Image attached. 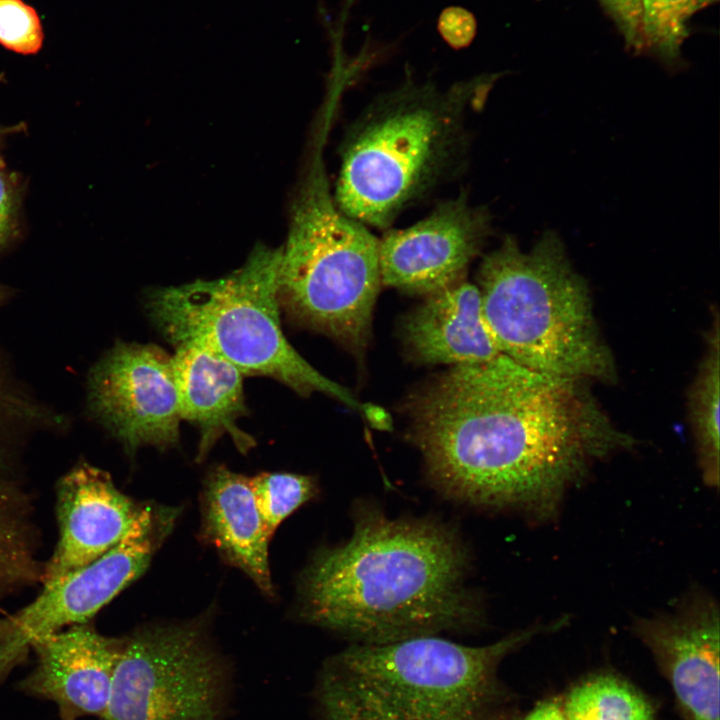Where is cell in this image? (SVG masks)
I'll use <instances>...</instances> for the list:
<instances>
[{
  "label": "cell",
  "instance_id": "1",
  "mask_svg": "<svg viewBox=\"0 0 720 720\" xmlns=\"http://www.w3.org/2000/svg\"><path fill=\"white\" fill-rule=\"evenodd\" d=\"M584 384L505 355L453 366L411 400V438L447 495L550 516L590 464L634 442Z\"/></svg>",
  "mask_w": 720,
  "mask_h": 720
},
{
  "label": "cell",
  "instance_id": "2",
  "mask_svg": "<svg viewBox=\"0 0 720 720\" xmlns=\"http://www.w3.org/2000/svg\"><path fill=\"white\" fill-rule=\"evenodd\" d=\"M467 557L446 527L361 512L351 538L315 554L299 585L302 617L361 643L463 629L479 619Z\"/></svg>",
  "mask_w": 720,
  "mask_h": 720
},
{
  "label": "cell",
  "instance_id": "3",
  "mask_svg": "<svg viewBox=\"0 0 720 720\" xmlns=\"http://www.w3.org/2000/svg\"><path fill=\"white\" fill-rule=\"evenodd\" d=\"M546 628L532 626L484 646L436 635L355 643L320 670L318 720H486L498 694L499 664Z\"/></svg>",
  "mask_w": 720,
  "mask_h": 720
},
{
  "label": "cell",
  "instance_id": "4",
  "mask_svg": "<svg viewBox=\"0 0 720 720\" xmlns=\"http://www.w3.org/2000/svg\"><path fill=\"white\" fill-rule=\"evenodd\" d=\"M482 91L474 84L445 91L407 85L367 106L341 145L338 207L366 226L388 228L457 169Z\"/></svg>",
  "mask_w": 720,
  "mask_h": 720
},
{
  "label": "cell",
  "instance_id": "5",
  "mask_svg": "<svg viewBox=\"0 0 720 720\" xmlns=\"http://www.w3.org/2000/svg\"><path fill=\"white\" fill-rule=\"evenodd\" d=\"M476 286L485 325L505 356L548 376L615 381L588 285L555 232H545L529 252L506 236L483 258Z\"/></svg>",
  "mask_w": 720,
  "mask_h": 720
},
{
  "label": "cell",
  "instance_id": "6",
  "mask_svg": "<svg viewBox=\"0 0 720 720\" xmlns=\"http://www.w3.org/2000/svg\"><path fill=\"white\" fill-rule=\"evenodd\" d=\"M281 253V247L260 244L240 268L224 277L156 289L148 296V314L174 347H202L243 375L270 377L302 396L324 393L385 430L390 418L384 409L358 401L311 366L286 339L278 301Z\"/></svg>",
  "mask_w": 720,
  "mask_h": 720
},
{
  "label": "cell",
  "instance_id": "7",
  "mask_svg": "<svg viewBox=\"0 0 720 720\" xmlns=\"http://www.w3.org/2000/svg\"><path fill=\"white\" fill-rule=\"evenodd\" d=\"M323 149L311 147L292 202L278 301L291 319L361 355L382 286L379 239L336 204Z\"/></svg>",
  "mask_w": 720,
  "mask_h": 720
},
{
  "label": "cell",
  "instance_id": "8",
  "mask_svg": "<svg viewBox=\"0 0 720 720\" xmlns=\"http://www.w3.org/2000/svg\"><path fill=\"white\" fill-rule=\"evenodd\" d=\"M229 671L199 623L145 626L123 638L101 720H220Z\"/></svg>",
  "mask_w": 720,
  "mask_h": 720
},
{
  "label": "cell",
  "instance_id": "9",
  "mask_svg": "<svg viewBox=\"0 0 720 720\" xmlns=\"http://www.w3.org/2000/svg\"><path fill=\"white\" fill-rule=\"evenodd\" d=\"M178 512L142 505L133 525L107 553L82 568L43 584L42 593L0 619V686L25 662L33 644L65 626L88 621L149 566L172 530Z\"/></svg>",
  "mask_w": 720,
  "mask_h": 720
},
{
  "label": "cell",
  "instance_id": "10",
  "mask_svg": "<svg viewBox=\"0 0 720 720\" xmlns=\"http://www.w3.org/2000/svg\"><path fill=\"white\" fill-rule=\"evenodd\" d=\"M87 407L131 455L143 445L175 446L182 418L171 355L117 341L89 371Z\"/></svg>",
  "mask_w": 720,
  "mask_h": 720
},
{
  "label": "cell",
  "instance_id": "11",
  "mask_svg": "<svg viewBox=\"0 0 720 720\" xmlns=\"http://www.w3.org/2000/svg\"><path fill=\"white\" fill-rule=\"evenodd\" d=\"M491 232L487 208L465 192L439 203L429 215L379 239L382 286L427 296L462 279Z\"/></svg>",
  "mask_w": 720,
  "mask_h": 720
},
{
  "label": "cell",
  "instance_id": "12",
  "mask_svg": "<svg viewBox=\"0 0 720 720\" xmlns=\"http://www.w3.org/2000/svg\"><path fill=\"white\" fill-rule=\"evenodd\" d=\"M719 609L704 595L633 627L669 681L687 720H719Z\"/></svg>",
  "mask_w": 720,
  "mask_h": 720
},
{
  "label": "cell",
  "instance_id": "13",
  "mask_svg": "<svg viewBox=\"0 0 720 720\" xmlns=\"http://www.w3.org/2000/svg\"><path fill=\"white\" fill-rule=\"evenodd\" d=\"M122 644L123 638L103 636L88 623L44 637L33 644L36 665L17 690L54 703L61 720L101 718Z\"/></svg>",
  "mask_w": 720,
  "mask_h": 720
},
{
  "label": "cell",
  "instance_id": "14",
  "mask_svg": "<svg viewBox=\"0 0 720 720\" xmlns=\"http://www.w3.org/2000/svg\"><path fill=\"white\" fill-rule=\"evenodd\" d=\"M59 540L41 582L96 561L112 549L136 520L142 505L121 493L105 471L83 463L57 484Z\"/></svg>",
  "mask_w": 720,
  "mask_h": 720
},
{
  "label": "cell",
  "instance_id": "15",
  "mask_svg": "<svg viewBox=\"0 0 720 720\" xmlns=\"http://www.w3.org/2000/svg\"><path fill=\"white\" fill-rule=\"evenodd\" d=\"M403 339L423 364L478 365L504 355L483 320L477 286L464 279L425 296L405 319Z\"/></svg>",
  "mask_w": 720,
  "mask_h": 720
},
{
  "label": "cell",
  "instance_id": "16",
  "mask_svg": "<svg viewBox=\"0 0 720 720\" xmlns=\"http://www.w3.org/2000/svg\"><path fill=\"white\" fill-rule=\"evenodd\" d=\"M174 348L171 363L181 418L199 430L197 461H202L225 434L232 438L241 453H247L255 446V440L236 425L237 420L247 413L243 374L202 347L181 345Z\"/></svg>",
  "mask_w": 720,
  "mask_h": 720
},
{
  "label": "cell",
  "instance_id": "17",
  "mask_svg": "<svg viewBox=\"0 0 720 720\" xmlns=\"http://www.w3.org/2000/svg\"><path fill=\"white\" fill-rule=\"evenodd\" d=\"M202 532L221 556L245 572L266 595L274 592L266 530L249 478L223 465L212 469L202 495Z\"/></svg>",
  "mask_w": 720,
  "mask_h": 720
},
{
  "label": "cell",
  "instance_id": "18",
  "mask_svg": "<svg viewBox=\"0 0 720 720\" xmlns=\"http://www.w3.org/2000/svg\"><path fill=\"white\" fill-rule=\"evenodd\" d=\"M719 401L720 334L719 320L707 335V345L689 392V418L704 482L719 484Z\"/></svg>",
  "mask_w": 720,
  "mask_h": 720
},
{
  "label": "cell",
  "instance_id": "19",
  "mask_svg": "<svg viewBox=\"0 0 720 720\" xmlns=\"http://www.w3.org/2000/svg\"><path fill=\"white\" fill-rule=\"evenodd\" d=\"M24 495L0 477V599L25 584L41 580Z\"/></svg>",
  "mask_w": 720,
  "mask_h": 720
},
{
  "label": "cell",
  "instance_id": "20",
  "mask_svg": "<svg viewBox=\"0 0 720 720\" xmlns=\"http://www.w3.org/2000/svg\"><path fill=\"white\" fill-rule=\"evenodd\" d=\"M563 711L567 720H654L643 694L613 674H598L574 686Z\"/></svg>",
  "mask_w": 720,
  "mask_h": 720
},
{
  "label": "cell",
  "instance_id": "21",
  "mask_svg": "<svg viewBox=\"0 0 720 720\" xmlns=\"http://www.w3.org/2000/svg\"><path fill=\"white\" fill-rule=\"evenodd\" d=\"M718 0H642V43L674 60L689 34L693 16Z\"/></svg>",
  "mask_w": 720,
  "mask_h": 720
},
{
  "label": "cell",
  "instance_id": "22",
  "mask_svg": "<svg viewBox=\"0 0 720 720\" xmlns=\"http://www.w3.org/2000/svg\"><path fill=\"white\" fill-rule=\"evenodd\" d=\"M256 505L272 537L279 524L316 493L315 481L293 473H260L249 478Z\"/></svg>",
  "mask_w": 720,
  "mask_h": 720
},
{
  "label": "cell",
  "instance_id": "23",
  "mask_svg": "<svg viewBox=\"0 0 720 720\" xmlns=\"http://www.w3.org/2000/svg\"><path fill=\"white\" fill-rule=\"evenodd\" d=\"M43 42L38 14L22 0H0V44L21 54H34Z\"/></svg>",
  "mask_w": 720,
  "mask_h": 720
},
{
  "label": "cell",
  "instance_id": "24",
  "mask_svg": "<svg viewBox=\"0 0 720 720\" xmlns=\"http://www.w3.org/2000/svg\"><path fill=\"white\" fill-rule=\"evenodd\" d=\"M4 297V293L0 289V304ZM47 418H50L48 413L11 382L0 363V445L2 439L10 432H15L23 426L42 424Z\"/></svg>",
  "mask_w": 720,
  "mask_h": 720
},
{
  "label": "cell",
  "instance_id": "25",
  "mask_svg": "<svg viewBox=\"0 0 720 720\" xmlns=\"http://www.w3.org/2000/svg\"><path fill=\"white\" fill-rule=\"evenodd\" d=\"M613 19L627 47L643 49L642 0H599Z\"/></svg>",
  "mask_w": 720,
  "mask_h": 720
},
{
  "label": "cell",
  "instance_id": "26",
  "mask_svg": "<svg viewBox=\"0 0 720 720\" xmlns=\"http://www.w3.org/2000/svg\"><path fill=\"white\" fill-rule=\"evenodd\" d=\"M476 20L462 7H449L442 11L438 29L443 39L455 49L467 47L476 34Z\"/></svg>",
  "mask_w": 720,
  "mask_h": 720
},
{
  "label": "cell",
  "instance_id": "27",
  "mask_svg": "<svg viewBox=\"0 0 720 720\" xmlns=\"http://www.w3.org/2000/svg\"><path fill=\"white\" fill-rule=\"evenodd\" d=\"M12 211V200L7 183L0 173V247L8 235Z\"/></svg>",
  "mask_w": 720,
  "mask_h": 720
},
{
  "label": "cell",
  "instance_id": "28",
  "mask_svg": "<svg viewBox=\"0 0 720 720\" xmlns=\"http://www.w3.org/2000/svg\"><path fill=\"white\" fill-rule=\"evenodd\" d=\"M523 720H567L563 708L553 700L538 704Z\"/></svg>",
  "mask_w": 720,
  "mask_h": 720
},
{
  "label": "cell",
  "instance_id": "29",
  "mask_svg": "<svg viewBox=\"0 0 720 720\" xmlns=\"http://www.w3.org/2000/svg\"><path fill=\"white\" fill-rule=\"evenodd\" d=\"M487 720H492V719L489 718V719H487Z\"/></svg>",
  "mask_w": 720,
  "mask_h": 720
}]
</instances>
